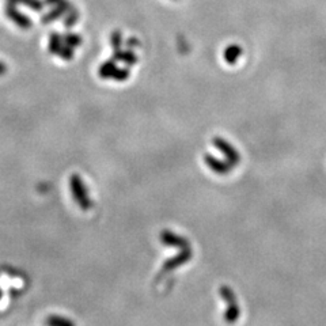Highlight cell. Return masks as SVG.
I'll use <instances>...</instances> for the list:
<instances>
[{"mask_svg":"<svg viewBox=\"0 0 326 326\" xmlns=\"http://www.w3.org/2000/svg\"><path fill=\"white\" fill-rule=\"evenodd\" d=\"M70 187L72 197L78 203V205L81 207V209H83V211L91 209L93 203H91L90 194H89V189L86 187V184L83 182L79 174H72L71 176Z\"/></svg>","mask_w":326,"mask_h":326,"instance_id":"cell-1","label":"cell"},{"mask_svg":"<svg viewBox=\"0 0 326 326\" xmlns=\"http://www.w3.org/2000/svg\"><path fill=\"white\" fill-rule=\"evenodd\" d=\"M98 75L101 79H112V81L125 82L128 79L129 74L128 68H120L114 61H105L98 68Z\"/></svg>","mask_w":326,"mask_h":326,"instance_id":"cell-2","label":"cell"},{"mask_svg":"<svg viewBox=\"0 0 326 326\" xmlns=\"http://www.w3.org/2000/svg\"><path fill=\"white\" fill-rule=\"evenodd\" d=\"M5 15L8 16V19H10L12 23H15L16 26L21 27V29H30L33 25L32 19H30L26 14L18 11L15 4H11V3L7 4V7H5Z\"/></svg>","mask_w":326,"mask_h":326,"instance_id":"cell-3","label":"cell"},{"mask_svg":"<svg viewBox=\"0 0 326 326\" xmlns=\"http://www.w3.org/2000/svg\"><path fill=\"white\" fill-rule=\"evenodd\" d=\"M72 8H74V5H72L71 1H68V0H63L60 4L54 5L52 10L48 11V12L41 18V23H44V25H49V23H52V22H54L56 19H59L61 16H64L65 14H67L70 10H72Z\"/></svg>","mask_w":326,"mask_h":326,"instance_id":"cell-4","label":"cell"},{"mask_svg":"<svg viewBox=\"0 0 326 326\" xmlns=\"http://www.w3.org/2000/svg\"><path fill=\"white\" fill-rule=\"evenodd\" d=\"M113 59L116 60V61H120V63H124V64L131 65V67L138 63V56L135 54L132 49H128V50H123V49L114 50L113 52Z\"/></svg>","mask_w":326,"mask_h":326,"instance_id":"cell-5","label":"cell"},{"mask_svg":"<svg viewBox=\"0 0 326 326\" xmlns=\"http://www.w3.org/2000/svg\"><path fill=\"white\" fill-rule=\"evenodd\" d=\"M64 47V40L60 36L59 33L53 32L49 36V43H48V49L49 52L54 56H59L60 50Z\"/></svg>","mask_w":326,"mask_h":326,"instance_id":"cell-6","label":"cell"},{"mask_svg":"<svg viewBox=\"0 0 326 326\" xmlns=\"http://www.w3.org/2000/svg\"><path fill=\"white\" fill-rule=\"evenodd\" d=\"M8 3L11 4H21L25 5L27 8H30V10L36 11V12H41L44 10V7H45V3L41 1V0H8Z\"/></svg>","mask_w":326,"mask_h":326,"instance_id":"cell-7","label":"cell"},{"mask_svg":"<svg viewBox=\"0 0 326 326\" xmlns=\"http://www.w3.org/2000/svg\"><path fill=\"white\" fill-rule=\"evenodd\" d=\"M47 326H75V324L65 317L50 316L47 318Z\"/></svg>","mask_w":326,"mask_h":326,"instance_id":"cell-8","label":"cell"},{"mask_svg":"<svg viewBox=\"0 0 326 326\" xmlns=\"http://www.w3.org/2000/svg\"><path fill=\"white\" fill-rule=\"evenodd\" d=\"M63 40H64L65 45H68V47L74 49L79 48L82 43H83V40H82V37L78 33H67V34H64Z\"/></svg>","mask_w":326,"mask_h":326,"instance_id":"cell-9","label":"cell"},{"mask_svg":"<svg viewBox=\"0 0 326 326\" xmlns=\"http://www.w3.org/2000/svg\"><path fill=\"white\" fill-rule=\"evenodd\" d=\"M79 18H81V14H79V11L76 10V8H72V10H70L67 14L64 15V21H63V25H64V27H72L74 25H76L78 23V21H79Z\"/></svg>","mask_w":326,"mask_h":326,"instance_id":"cell-10","label":"cell"},{"mask_svg":"<svg viewBox=\"0 0 326 326\" xmlns=\"http://www.w3.org/2000/svg\"><path fill=\"white\" fill-rule=\"evenodd\" d=\"M110 44H112V48L113 52L114 50H118V49H121L123 47V33L118 32V30H114L112 33V36H110Z\"/></svg>","mask_w":326,"mask_h":326,"instance_id":"cell-11","label":"cell"},{"mask_svg":"<svg viewBox=\"0 0 326 326\" xmlns=\"http://www.w3.org/2000/svg\"><path fill=\"white\" fill-rule=\"evenodd\" d=\"M59 57L60 59L65 60V61H70V60L74 59V48H71V47H68V45H65L61 48V50H60L59 53Z\"/></svg>","mask_w":326,"mask_h":326,"instance_id":"cell-12","label":"cell"},{"mask_svg":"<svg viewBox=\"0 0 326 326\" xmlns=\"http://www.w3.org/2000/svg\"><path fill=\"white\" fill-rule=\"evenodd\" d=\"M139 44L140 43H139V40H138V38L131 37V38H128V40H127L125 45H127L129 49H131V48H135V47H139Z\"/></svg>","mask_w":326,"mask_h":326,"instance_id":"cell-13","label":"cell"},{"mask_svg":"<svg viewBox=\"0 0 326 326\" xmlns=\"http://www.w3.org/2000/svg\"><path fill=\"white\" fill-rule=\"evenodd\" d=\"M63 0H45L44 3H45V5H52V7H54V5L60 4Z\"/></svg>","mask_w":326,"mask_h":326,"instance_id":"cell-14","label":"cell"},{"mask_svg":"<svg viewBox=\"0 0 326 326\" xmlns=\"http://www.w3.org/2000/svg\"><path fill=\"white\" fill-rule=\"evenodd\" d=\"M7 71H8V68H7V65H5V63H3V61H0V76H3L7 74Z\"/></svg>","mask_w":326,"mask_h":326,"instance_id":"cell-15","label":"cell"},{"mask_svg":"<svg viewBox=\"0 0 326 326\" xmlns=\"http://www.w3.org/2000/svg\"><path fill=\"white\" fill-rule=\"evenodd\" d=\"M0 299H1V291H0Z\"/></svg>","mask_w":326,"mask_h":326,"instance_id":"cell-16","label":"cell"}]
</instances>
